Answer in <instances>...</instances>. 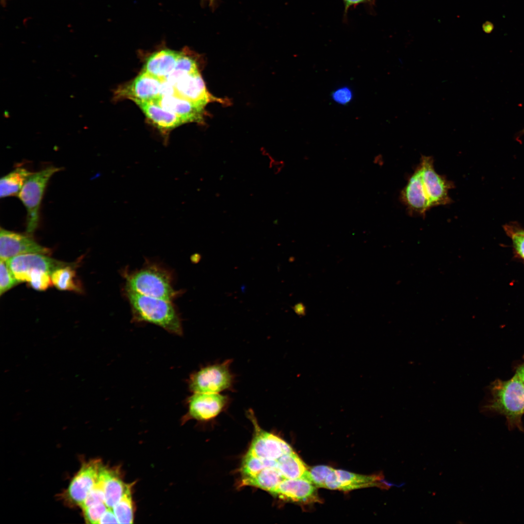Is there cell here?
Masks as SVG:
<instances>
[{
    "mask_svg": "<svg viewBox=\"0 0 524 524\" xmlns=\"http://www.w3.org/2000/svg\"><path fill=\"white\" fill-rule=\"evenodd\" d=\"M176 91L175 86L165 80L162 82L160 97L176 95Z\"/></svg>",
    "mask_w": 524,
    "mask_h": 524,
    "instance_id": "cell-32",
    "label": "cell"
},
{
    "mask_svg": "<svg viewBox=\"0 0 524 524\" xmlns=\"http://www.w3.org/2000/svg\"><path fill=\"white\" fill-rule=\"evenodd\" d=\"M232 362L228 359L220 363L207 365L193 374L189 386L193 393H221L232 391L235 376L230 367Z\"/></svg>",
    "mask_w": 524,
    "mask_h": 524,
    "instance_id": "cell-6",
    "label": "cell"
},
{
    "mask_svg": "<svg viewBox=\"0 0 524 524\" xmlns=\"http://www.w3.org/2000/svg\"><path fill=\"white\" fill-rule=\"evenodd\" d=\"M20 282L15 277L7 265L6 261L0 260V295L18 284Z\"/></svg>",
    "mask_w": 524,
    "mask_h": 524,
    "instance_id": "cell-27",
    "label": "cell"
},
{
    "mask_svg": "<svg viewBox=\"0 0 524 524\" xmlns=\"http://www.w3.org/2000/svg\"><path fill=\"white\" fill-rule=\"evenodd\" d=\"M174 86L176 95L201 106L217 100L208 91L199 71L184 75Z\"/></svg>",
    "mask_w": 524,
    "mask_h": 524,
    "instance_id": "cell-15",
    "label": "cell"
},
{
    "mask_svg": "<svg viewBox=\"0 0 524 524\" xmlns=\"http://www.w3.org/2000/svg\"><path fill=\"white\" fill-rule=\"evenodd\" d=\"M112 508H108L101 516L98 524H116L118 523L117 519L112 510Z\"/></svg>",
    "mask_w": 524,
    "mask_h": 524,
    "instance_id": "cell-34",
    "label": "cell"
},
{
    "mask_svg": "<svg viewBox=\"0 0 524 524\" xmlns=\"http://www.w3.org/2000/svg\"><path fill=\"white\" fill-rule=\"evenodd\" d=\"M208 0L209 1L210 4L211 5L214 6L215 0Z\"/></svg>",
    "mask_w": 524,
    "mask_h": 524,
    "instance_id": "cell-39",
    "label": "cell"
},
{
    "mask_svg": "<svg viewBox=\"0 0 524 524\" xmlns=\"http://www.w3.org/2000/svg\"><path fill=\"white\" fill-rule=\"evenodd\" d=\"M504 229L511 238L513 248L521 258L524 260V232L523 229L516 225H506Z\"/></svg>",
    "mask_w": 524,
    "mask_h": 524,
    "instance_id": "cell-26",
    "label": "cell"
},
{
    "mask_svg": "<svg viewBox=\"0 0 524 524\" xmlns=\"http://www.w3.org/2000/svg\"><path fill=\"white\" fill-rule=\"evenodd\" d=\"M134 102L146 117L156 127L163 131L171 130L185 123L177 115L154 102L135 101Z\"/></svg>",
    "mask_w": 524,
    "mask_h": 524,
    "instance_id": "cell-18",
    "label": "cell"
},
{
    "mask_svg": "<svg viewBox=\"0 0 524 524\" xmlns=\"http://www.w3.org/2000/svg\"><path fill=\"white\" fill-rule=\"evenodd\" d=\"M104 500L103 482L99 475L97 483L89 492L81 508L82 509L93 505L104 503Z\"/></svg>",
    "mask_w": 524,
    "mask_h": 524,
    "instance_id": "cell-29",
    "label": "cell"
},
{
    "mask_svg": "<svg viewBox=\"0 0 524 524\" xmlns=\"http://www.w3.org/2000/svg\"><path fill=\"white\" fill-rule=\"evenodd\" d=\"M491 398L487 408L504 415L510 428L524 430V383L515 374L510 379H497L491 386Z\"/></svg>",
    "mask_w": 524,
    "mask_h": 524,
    "instance_id": "cell-3",
    "label": "cell"
},
{
    "mask_svg": "<svg viewBox=\"0 0 524 524\" xmlns=\"http://www.w3.org/2000/svg\"><path fill=\"white\" fill-rule=\"evenodd\" d=\"M301 304H297L294 306V310L298 314H301L303 313V308L302 307Z\"/></svg>",
    "mask_w": 524,
    "mask_h": 524,
    "instance_id": "cell-37",
    "label": "cell"
},
{
    "mask_svg": "<svg viewBox=\"0 0 524 524\" xmlns=\"http://www.w3.org/2000/svg\"><path fill=\"white\" fill-rule=\"evenodd\" d=\"M133 318L161 327L170 333H182L181 320L171 301L145 295L125 289Z\"/></svg>",
    "mask_w": 524,
    "mask_h": 524,
    "instance_id": "cell-2",
    "label": "cell"
},
{
    "mask_svg": "<svg viewBox=\"0 0 524 524\" xmlns=\"http://www.w3.org/2000/svg\"><path fill=\"white\" fill-rule=\"evenodd\" d=\"M130 485L120 500L113 507V511L118 524H131L133 520V508Z\"/></svg>",
    "mask_w": 524,
    "mask_h": 524,
    "instance_id": "cell-24",
    "label": "cell"
},
{
    "mask_svg": "<svg viewBox=\"0 0 524 524\" xmlns=\"http://www.w3.org/2000/svg\"><path fill=\"white\" fill-rule=\"evenodd\" d=\"M247 413L254 433L241 464V485L259 488L277 497L286 482L303 478L308 468L287 442L260 426L252 409Z\"/></svg>",
    "mask_w": 524,
    "mask_h": 524,
    "instance_id": "cell-1",
    "label": "cell"
},
{
    "mask_svg": "<svg viewBox=\"0 0 524 524\" xmlns=\"http://www.w3.org/2000/svg\"><path fill=\"white\" fill-rule=\"evenodd\" d=\"M382 474L363 475L343 470L334 469L328 476L325 488L349 491L367 487L389 489L392 484L383 481Z\"/></svg>",
    "mask_w": 524,
    "mask_h": 524,
    "instance_id": "cell-10",
    "label": "cell"
},
{
    "mask_svg": "<svg viewBox=\"0 0 524 524\" xmlns=\"http://www.w3.org/2000/svg\"><path fill=\"white\" fill-rule=\"evenodd\" d=\"M99 477L103 482L104 503L108 508L113 507L120 500L130 485L125 484L121 479L117 470L106 468L102 466Z\"/></svg>",
    "mask_w": 524,
    "mask_h": 524,
    "instance_id": "cell-20",
    "label": "cell"
},
{
    "mask_svg": "<svg viewBox=\"0 0 524 524\" xmlns=\"http://www.w3.org/2000/svg\"><path fill=\"white\" fill-rule=\"evenodd\" d=\"M270 160V167L273 169L275 174L279 173L284 167V162L282 161L275 160L271 156H269Z\"/></svg>",
    "mask_w": 524,
    "mask_h": 524,
    "instance_id": "cell-35",
    "label": "cell"
},
{
    "mask_svg": "<svg viewBox=\"0 0 524 524\" xmlns=\"http://www.w3.org/2000/svg\"><path fill=\"white\" fill-rule=\"evenodd\" d=\"M60 168L49 166L32 174L24 183L18 196L27 211V231L33 233L38 226L39 210L47 185Z\"/></svg>",
    "mask_w": 524,
    "mask_h": 524,
    "instance_id": "cell-5",
    "label": "cell"
},
{
    "mask_svg": "<svg viewBox=\"0 0 524 524\" xmlns=\"http://www.w3.org/2000/svg\"><path fill=\"white\" fill-rule=\"evenodd\" d=\"M520 133L521 134H524V129L522 130V131L520 132Z\"/></svg>",
    "mask_w": 524,
    "mask_h": 524,
    "instance_id": "cell-40",
    "label": "cell"
},
{
    "mask_svg": "<svg viewBox=\"0 0 524 524\" xmlns=\"http://www.w3.org/2000/svg\"><path fill=\"white\" fill-rule=\"evenodd\" d=\"M126 289L171 301L179 295L173 287L171 272L155 263L147 264L127 274Z\"/></svg>",
    "mask_w": 524,
    "mask_h": 524,
    "instance_id": "cell-4",
    "label": "cell"
},
{
    "mask_svg": "<svg viewBox=\"0 0 524 524\" xmlns=\"http://www.w3.org/2000/svg\"><path fill=\"white\" fill-rule=\"evenodd\" d=\"M53 284L59 290L82 293V284L73 267L66 265L54 271L51 275Z\"/></svg>",
    "mask_w": 524,
    "mask_h": 524,
    "instance_id": "cell-22",
    "label": "cell"
},
{
    "mask_svg": "<svg viewBox=\"0 0 524 524\" xmlns=\"http://www.w3.org/2000/svg\"><path fill=\"white\" fill-rule=\"evenodd\" d=\"M316 487L304 478L290 480L283 486L278 498L303 504L321 502Z\"/></svg>",
    "mask_w": 524,
    "mask_h": 524,
    "instance_id": "cell-17",
    "label": "cell"
},
{
    "mask_svg": "<svg viewBox=\"0 0 524 524\" xmlns=\"http://www.w3.org/2000/svg\"><path fill=\"white\" fill-rule=\"evenodd\" d=\"M162 82V80L142 71L131 82L117 88L115 97L128 98L133 102H154L160 97Z\"/></svg>",
    "mask_w": 524,
    "mask_h": 524,
    "instance_id": "cell-12",
    "label": "cell"
},
{
    "mask_svg": "<svg viewBox=\"0 0 524 524\" xmlns=\"http://www.w3.org/2000/svg\"><path fill=\"white\" fill-rule=\"evenodd\" d=\"M32 174V172L24 167H17L2 177L0 180V197L18 196Z\"/></svg>",
    "mask_w": 524,
    "mask_h": 524,
    "instance_id": "cell-21",
    "label": "cell"
},
{
    "mask_svg": "<svg viewBox=\"0 0 524 524\" xmlns=\"http://www.w3.org/2000/svg\"><path fill=\"white\" fill-rule=\"evenodd\" d=\"M333 97L337 101L341 103H346L351 98V93L348 89H341L334 93Z\"/></svg>",
    "mask_w": 524,
    "mask_h": 524,
    "instance_id": "cell-33",
    "label": "cell"
},
{
    "mask_svg": "<svg viewBox=\"0 0 524 524\" xmlns=\"http://www.w3.org/2000/svg\"><path fill=\"white\" fill-rule=\"evenodd\" d=\"M154 102L182 118L185 123H202L204 107L198 105L177 95L161 97Z\"/></svg>",
    "mask_w": 524,
    "mask_h": 524,
    "instance_id": "cell-16",
    "label": "cell"
},
{
    "mask_svg": "<svg viewBox=\"0 0 524 524\" xmlns=\"http://www.w3.org/2000/svg\"><path fill=\"white\" fill-rule=\"evenodd\" d=\"M344 4V17L346 19L348 10L352 6L355 7L360 4H366L373 5L375 0H343Z\"/></svg>",
    "mask_w": 524,
    "mask_h": 524,
    "instance_id": "cell-31",
    "label": "cell"
},
{
    "mask_svg": "<svg viewBox=\"0 0 524 524\" xmlns=\"http://www.w3.org/2000/svg\"><path fill=\"white\" fill-rule=\"evenodd\" d=\"M333 470L327 465L315 466L308 469L304 479L309 481L316 487L325 488L326 478Z\"/></svg>",
    "mask_w": 524,
    "mask_h": 524,
    "instance_id": "cell-25",
    "label": "cell"
},
{
    "mask_svg": "<svg viewBox=\"0 0 524 524\" xmlns=\"http://www.w3.org/2000/svg\"><path fill=\"white\" fill-rule=\"evenodd\" d=\"M516 374L524 383V361L517 368Z\"/></svg>",
    "mask_w": 524,
    "mask_h": 524,
    "instance_id": "cell-36",
    "label": "cell"
},
{
    "mask_svg": "<svg viewBox=\"0 0 524 524\" xmlns=\"http://www.w3.org/2000/svg\"><path fill=\"white\" fill-rule=\"evenodd\" d=\"M3 116L5 118H8L10 117L9 113L8 111L5 110L3 113Z\"/></svg>",
    "mask_w": 524,
    "mask_h": 524,
    "instance_id": "cell-38",
    "label": "cell"
},
{
    "mask_svg": "<svg viewBox=\"0 0 524 524\" xmlns=\"http://www.w3.org/2000/svg\"><path fill=\"white\" fill-rule=\"evenodd\" d=\"M180 53L168 49L156 51L148 57L142 71L164 80L174 70Z\"/></svg>",
    "mask_w": 524,
    "mask_h": 524,
    "instance_id": "cell-19",
    "label": "cell"
},
{
    "mask_svg": "<svg viewBox=\"0 0 524 524\" xmlns=\"http://www.w3.org/2000/svg\"><path fill=\"white\" fill-rule=\"evenodd\" d=\"M419 165L424 185L432 207L450 204L451 199L449 191L454 187L453 183L437 173L432 157L422 156Z\"/></svg>",
    "mask_w": 524,
    "mask_h": 524,
    "instance_id": "cell-8",
    "label": "cell"
},
{
    "mask_svg": "<svg viewBox=\"0 0 524 524\" xmlns=\"http://www.w3.org/2000/svg\"><path fill=\"white\" fill-rule=\"evenodd\" d=\"M108 508L105 503H102L82 509L86 523L98 524L101 516Z\"/></svg>",
    "mask_w": 524,
    "mask_h": 524,
    "instance_id": "cell-30",
    "label": "cell"
},
{
    "mask_svg": "<svg viewBox=\"0 0 524 524\" xmlns=\"http://www.w3.org/2000/svg\"><path fill=\"white\" fill-rule=\"evenodd\" d=\"M29 282L34 289L45 291L52 285L50 275L42 270L33 271L30 276Z\"/></svg>",
    "mask_w": 524,
    "mask_h": 524,
    "instance_id": "cell-28",
    "label": "cell"
},
{
    "mask_svg": "<svg viewBox=\"0 0 524 524\" xmlns=\"http://www.w3.org/2000/svg\"><path fill=\"white\" fill-rule=\"evenodd\" d=\"M230 401L228 395L221 393H194L188 399V416L201 421L213 419L228 407Z\"/></svg>",
    "mask_w": 524,
    "mask_h": 524,
    "instance_id": "cell-11",
    "label": "cell"
},
{
    "mask_svg": "<svg viewBox=\"0 0 524 524\" xmlns=\"http://www.w3.org/2000/svg\"><path fill=\"white\" fill-rule=\"evenodd\" d=\"M101 462L93 459L83 463L63 493V498L70 506L81 507L97 483L102 467Z\"/></svg>",
    "mask_w": 524,
    "mask_h": 524,
    "instance_id": "cell-7",
    "label": "cell"
},
{
    "mask_svg": "<svg viewBox=\"0 0 524 524\" xmlns=\"http://www.w3.org/2000/svg\"><path fill=\"white\" fill-rule=\"evenodd\" d=\"M187 51H180L174 70L164 79L174 85L184 75L199 71L196 59Z\"/></svg>",
    "mask_w": 524,
    "mask_h": 524,
    "instance_id": "cell-23",
    "label": "cell"
},
{
    "mask_svg": "<svg viewBox=\"0 0 524 524\" xmlns=\"http://www.w3.org/2000/svg\"><path fill=\"white\" fill-rule=\"evenodd\" d=\"M523 231H524V229H523Z\"/></svg>",
    "mask_w": 524,
    "mask_h": 524,
    "instance_id": "cell-41",
    "label": "cell"
},
{
    "mask_svg": "<svg viewBox=\"0 0 524 524\" xmlns=\"http://www.w3.org/2000/svg\"><path fill=\"white\" fill-rule=\"evenodd\" d=\"M400 199L411 214L424 216L432 208L424 185L419 164L401 191Z\"/></svg>",
    "mask_w": 524,
    "mask_h": 524,
    "instance_id": "cell-14",
    "label": "cell"
},
{
    "mask_svg": "<svg viewBox=\"0 0 524 524\" xmlns=\"http://www.w3.org/2000/svg\"><path fill=\"white\" fill-rule=\"evenodd\" d=\"M6 262L15 277L20 282H29L30 275L33 271H44L51 276L56 270L68 265L38 253L19 255Z\"/></svg>",
    "mask_w": 524,
    "mask_h": 524,
    "instance_id": "cell-9",
    "label": "cell"
},
{
    "mask_svg": "<svg viewBox=\"0 0 524 524\" xmlns=\"http://www.w3.org/2000/svg\"><path fill=\"white\" fill-rule=\"evenodd\" d=\"M50 253L49 249L39 245L31 237L0 228V260L6 261L12 257L24 254Z\"/></svg>",
    "mask_w": 524,
    "mask_h": 524,
    "instance_id": "cell-13",
    "label": "cell"
}]
</instances>
